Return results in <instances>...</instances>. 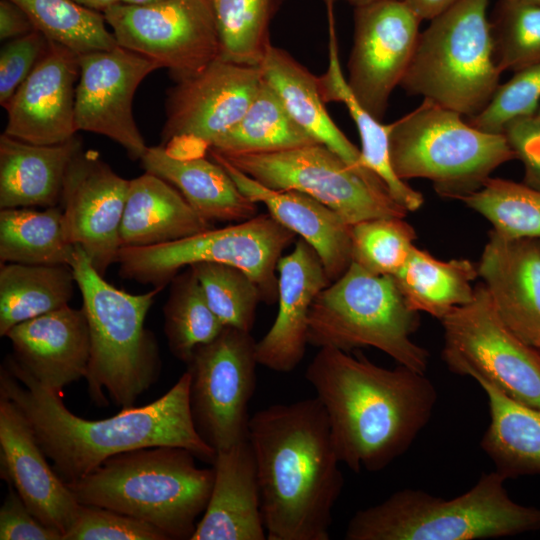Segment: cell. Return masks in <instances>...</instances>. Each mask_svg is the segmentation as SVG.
Wrapping results in <instances>:
<instances>
[{"label": "cell", "mask_w": 540, "mask_h": 540, "mask_svg": "<svg viewBox=\"0 0 540 540\" xmlns=\"http://www.w3.org/2000/svg\"><path fill=\"white\" fill-rule=\"evenodd\" d=\"M75 94V126L119 144L132 160L148 149L133 115V98L140 83L161 67L120 45L79 55Z\"/></svg>", "instance_id": "2e32d148"}, {"label": "cell", "mask_w": 540, "mask_h": 540, "mask_svg": "<svg viewBox=\"0 0 540 540\" xmlns=\"http://www.w3.org/2000/svg\"><path fill=\"white\" fill-rule=\"evenodd\" d=\"M214 483L191 540H264L267 534L251 444L216 452Z\"/></svg>", "instance_id": "d4e9b609"}, {"label": "cell", "mask_w": 540, "mask_h": 540, "mask_svg": "<svg viewBox=\"0 0 540 540\" xmlns=\"http://www.w3.org/2000/svg\"><path fill=\"white\" fill-rule=\"evenodd\" d=\"M442 359L448 369L497 388L540 409V351L520 340L500 319L483 283L474 297L441 320Z\"/></svg>", "instance_id": "8fae6325"}, {"label": "cell", "mask_w": 540, "mask_h": 540, "mask_svg": "<svg viewBox=\"0 0 540 540\" xmlns=\"http://www.w3.org/2000/svg\"><path fill=\"white\" fill-rule=\"evenodd\" d=\"M489 425L481 448L506 479L540 474V409L519 403L486 382Z\"/></svg>", "instance_id": "4dcf8cb0"}, {"label": "cell", "mask_w": 540, "mask_h": 540, "mask_svg": "<svg viewBox=\"0 0 540 540\" xmlns=\"http://www.w3.org/2000/svg\"><path fill=\"white\" fill-rule=\"evenodd\" d=\"M524 1H529V2H534V3L540 4V0H524Z\"/></svg>", "instance_id": "db71d44e"}, {"label": "cell", "mask_w": 540, "mask_h": 540, "mask_svg": "<svg viewBox=\"0 0 540 540\" xmlns=\"http://www.w3.org/2000/svg\"><path fill=\"white\" fill-rule=\"evenodd\" d=\"M75 251L60 205L1 209L0 264L71 266Z\"/></svg>", "instance_id": "836d02e7"}, {"label": "cell", "mask_w": 540, "mask_h": 540, "mask_svg": "<svg viewBox=\"0 0 540 540\" xmlns=\"http://www.w3.org/2000/svg\"><path fill=\"white\" fill-rule=\"evenodd\" d=\"M540 351V349H538Z\"/></svg>", "instance_id": "9f6ffc18"}, {"label": "cell", "mask_w": 540, "mask_h": 540, "mask_svg": "<svg viewBox=\"0 0 540 540\" xmlns=\"http://www.w3.org/2000/svg\"><path fill=\"white\" fill-rule=\"evenodd\" d=\"M477 266L467 259L442 261L413 247L393 276L408 305L439 320L474 297Z\"/></svg>", "instance_id": "1f68e13d"}, {"label": "cell", "mask_w": 540, "mask_h": 540, "mask_svg": "<svg viewBox=\"0 0 540 540\" xmlns=\"http://www.w3.org/2000/svg\"><path fill=\"white\" fill-rule=\"evenodd\" d=\"M157 1H160V0H120L121 3L132 4V5H144V4H149V3H153Z\"/></svg>", "instance_id": "f5cc1de1"}, {"label": "cell", "mask_w": 540, "mask_h": 540, "mask_svg": "<svg viewBox=\"0 0 540 540\" xmlns=\"http://www.w3.org/2000/svg\"><path fill=\"white\" fill-rule=\"evenodd\" d=\"M71 267L90 332L85 376L89 394L95 403L105 406L106 390L116 405L131 408L160 374L158 343L145 328V319L162 288L143 294L116 288L96 271L79 246Z\"/></svg>", "instance_id": "8992f818"}, {"label": "cell", "mask_w": 540, "mask_h": 540, "mask_svg": "<svg viewBox=\"0 0 540 540\" xmlns=\"http://www.w3.org/2000/svg\"><path fill=\"white\" fill-rule=\"evenodd\" d=\"M312 144L317 142L292 118L263 78L243 117L209 149L223 155L271 153Z\"/></svg>", "instance_id": "e575fe53"}, {"label": "cell", "mask_w": 540, "mask_h": 540, "mask_svg": "<svg viewBox=\"0 0 540 540\" xmlns=\"http://www.w3.org/2000/svg\"><path fill=\"white\" fill-rule=\"evenodd\" d=\"M73 1H75L76 3L84 7H87L89 9L99 11L102 13L108 8H110L111 6L120 2V0H73Z\"/></svg>", "instance_id": "f907efd6"}, {"label": "cell", "mask_w": 540, "mask_h": 540, "mask_svg": "<svg viewBox=\"0 0 540 540\" xmlns=\"http://www.w3.org/2000/svg\"><path fill=\"white\" fill-rule=\"evenodd\" d=\"M515 159L524 167L523 183L540 190V116L535 113L509 121L501 132Z\"/></svg>", "instance_id": "bcb514c9"}, {"label": "cell", "mask_w": 540, "mask_h": 540, "mask_svg": "<svg viewBox=\"0 0 540 540\" xmlns=\"http://www.w3.org/2000/svg\"><path fill=\"white\" fill-rule=\"evenodd\" d=\"M10 357L48 390L85 378L90 359V332L84 309L69 305L17 324L6 336Z\"/></svg>", "instance_id": "7402d4cb"}, {"label": "cell", "mask_w": 540, "mask_h": 540, "mask_svg": "<svg viewBox=\"0 0 540 540\" xmlns=\"http://www.w3.org/2000/svg\"><path fill=\"white\" fill-rule=\"evenodd\" d=\"M82 149L75 135L52 145L0 136V208L59 205L67 168Z\"/></svg>", "instance_id": "83f0119b"}, {"label": "cell", "mask_w": 540, "mask_h": 540, "mask_svg": "<svg viewBox=\"0 0 540 540\" xmlns=\"http://www.w3.org/2000/svg\"><path fill=\"white\" fill-rule=\"evenodd\" d=\"M477 269L503 323L540 349V239L507 238L492 229Z\"/></svg>", "instance_id": "44dd1931"}, {"label": "cell", "mask_w": 540, "mask_h": 540, "mask_svg": "<svg viewBox=\"0 0 540 540\" xmlns=\"http://www.w3.org/2000/svg\"><path fill=\"white\" fill-rule=\"evenodd\" d=\"M461 201L484 216L504 237L540 239V190L490 177Z\"/></svg>", "instance_id": "f35d334b"}, {"label": "cell", "mask_w": 540, "mask_h": 540, "mask_svg": "<svg viewBox=\"0 0 540 540\" xmlns=\"http://www.w3.org/2000/svg\"><path fill=\"white\" fill-rule=\"evenodd\" d=\"M419 323V312L408 305L393 276L373 274L352 262L315 298L308 344L346 352L371 346L425 373L429 353L411 339Z\"/></svg>", "instance_id": "9c48e42d"}, {"label": "cell", "mask_w": 540, "mask_h": 540, "mask_svg": "<svg viewBox=\"0 0 540 540\" xmlns=\"http://www.w3.org/2000/svg\"><path fill=\"white\" fill-rule=\"evenodd\" d=\"M75 285L70 265L0 264V336L69 305Z\"/></svg>", "instance_id": "d6a6232c"}, {"label": "cell", "mask_w": 540, "mask_h": 540, "mask_svg": "<svg viewBox=\"0 0 540 540\" xmlns=\"http://www.w3.org/2000/svg\"><path fill=\"white\" fill-rule=\"evenodd\" d=\"M489 0H458L430 20L400 84L463 116L481 112L498 88Z\"/></svg>", "instance_id": "52a82bcc"}, {"label": "cell", "mask_w": 540, "mask_h": 540, "mask_svg": "<svg viewBox=\"0 0 540 540\" xmlns=\"http://www.w3.org/2000/svg\"><path fill=\"white\" fill-rule=\"evenodd\" d=\"M49 39L34 30L9 40L0 51V104L6 107L45 54Z\"/></svg>", "instance_id": "f6af8a7d"}, {"label": "cell", "mask_w": 540, "mask_h": 540, "mask_svg": "<svg viewBox=\"0 0 540 540\" xmlns=\"http://www.w3.org/2000/svg\"><path fill=\"white\" fill-rule=\"evenodd\" d=\"M537 114L540 116V107L538 108Z\"/></svg>", "instance_id": "11a10c76"}, {"label": "cell", "mask_w": 540, "mask_h": 540, "mask_svg": "<svg viewBox=\"0 0 540 540\" xmlns=\"http://www.w3.org/2000/svg\"><path fill=\"white\" fill-rule=\"evenodd\" d=\"M337 1H344L346 3H349L355 7L357 6H361V5H365V4H368V3H371V2H375V1H378V0H323V2L325 3V5H333L335 4V2Z\"/></svg>", "instance_id": "816d5d0a"}, {"label": "cell", "mask_w": 540, "mask_h": 540, "mask_svg": "<svg viewBox=\"0 0 540 540\" xmlns=\"http://www.w3.org/2000/svg\"><path fill=\"white\" fill-rule=\"evenodd\" d=\"M415 229L403 218H375L351 225L352 262L377 275L394 276L415 246Z\"/></svg>", "instance_id": "b9f144b4"}, {"label": "cell", "mask_w": 540, "mask_h": 540, "mask_svg": "<svg viewBox=\"0 0 540 540\" xmlns=\"http://www.w3.org/2000/svg\"><path fill=\"white\" fill-rule=\"evenodd\" d=\"M190 381L186 371L152 403L121 409L110 418L88 420L68 410L59 394L41 385L8 355L0 369V394L23 412L53 469L69 483L114 455L154 446L183 447L213 464L216 451L198 433L192 417Z\"/></svg>", "instance_id": "6da1fadb"}, {"label": "cell", "mask_w": 540, "mask_h": 540, "mask_svg": "<svg viewBox=\"0 0 540 540\" xmlns=\"http://www.w3.org/2000/svg\"><path fill=\"white\" fill-rule=\"evenodd\" d=\"M262 82L259 66L220 58L199 74L177 82L166 99L162 145L193 139L209 148L239 122Z\"/></svg>", "instance_id": "e0dca14e"}, {"label": "cell", "mask_w": 540, "mask_h": 540, "mask_svg": "<svg viewBox=\"0 0 540 540\" xmlns=\"http://www.w3.org/2000/svg\"><path fill=\"white\" fill-rule=\"evenodd\" d=\"M256 343L251 332L224 327L186 363L196 429L216 452L248 440V405L259 364Z\"/></svg>", "instance_id": "4fadbf2b"}, {"label": "cell", "mask_w": 540, "mask_h": 540, "mask_svg": "<svg viewBox=\"0 0 540 540\" xmlns=\"http://www.w3.org/2000/svg\"><path fill=\"white\" fill-rule=\"evenodd\" d=\"M218 154L267 188L313 197L349 225L375 218H404L408 212L319 143L271 153Z\"/></svg>", "instance_id": "7c38bea8"}, {"label": "cell", "mask_w": 540, "mask_h": 540, "mask_svg": "<svg viewBox=\"0 0 540 540\" xmlns=\"http://www.w3.org/2000/svg\"><path fill=\"white\" fill-rule=\"evenodd\" d=\"M170 283L163 307L164 332L170 352L187 363L197 348L213 341L225 326L208 305L191 267Z\"/></svg>", "instance_id": "d590c367"}, {"label": "cell", "mask_w": 540, "mask_h": 540, "mask_svg": "<svg viewBox=\"0 0 540 540\" xmlns=\"http://www.w3.org/2000/svg\"><path fill=\"white\" fill-rule=\"evenodd\" d=\"M329 23L328 66L317 77L318 89L325 103L345 105L361 140V159L366 168L385 184L391 198L407 211H415L424 203L423 195L401 180L394 172L389 154L390 123L374 118L351 92L342 71L335 31L333 8H327Z\"/></svg>", "instance_id": "f546056e"}, {"label": "cell", "mask_w": 540, "mask_h": 540, "mask_svg": "<svg viewBox=\"0 0 540 540\" xmlns=\"http://www.w3.org/2000/svg\"><path fill=\"white\" fill-rule=\"evenodd\" d=\"M305 378L324 407L340 462L355 473L379 472L402 456L437 401L425 373L384 368L333 347L319 348Z\"/></svg>", "instance_id": "7a4b0ae2"}, {"label": "cell", "mask_w": 540, "mask_h": 540, "mask_svg": "<svg viewBox=\"0 0 540 540\" xmlns=\"http://www.w3.org/2000/svg\"><path fill=\"white\" fill-rule=\"evenodd\" d=\"M145 172L173 185L207 222H242L258 214L257 203L246 197L227 171L202 156L177 157L164 146L148 147L140 159Z\"/></svg>", "instance_id": "4316f807"}, {"label": "cell", "mask_w": 540, "mask_h": 540, "mask_svg": "<svg viewBox=\"0 0 540 540\" xmlns=\"http://www.w3.org/2000/svg\"><path fill=\"white\" fill-rule=\"evenodd\" d=\"M490 22L494 58L502 73L540 64V4L498 0Z\"/></svg>", "instance_id": "ab89813d"}, {"label": "cell", "mask_w": 540, "mask_h": 540, "mask_svg": "<svg viewBox=\"0 0 540 540\" xmlns=\"http://www.w3.org/2000/svg\"><path fill=\"white\" fill-rule=\"evenodd\" d=\"M63 540H169L157 527L129 515L83 505Z\"/></svg>", "instance_id": "ee69618b"}, {"label": "cell", "mask_w": 540, "mask_h": 540, "mask_svg": "<svg viewBox=\"0 0 540 540\" xmlns=\"http://www.w3.org/2000/svg\"><path fill=\"white\" fill-rule=\"evenodd\" d=\"M130 180L119 176L94 150L71 160L59 205L70 241L105 275L121 249L120 227Z\"/></svg>", "instance_id": "ac0fdd59"}, {"label": "cell", "mask_w": 540, "mask_h": 540, "mask_svg": "<svg viewBox=\"0 0 540 540\" xmlns=\"http://www.w3.org/2000/svg\"><path fill=\"white\" fill-rule=\"evenodd\" d=\"M195 458L179 446L136 449L114 455L66 484L80 504L149 523L169 540H191L214 483V468H199Z\"/></svg>", "instance_id": "277c9868"}, {"label": "cell", "mask_w": 540, "mask_h": 540, "mask_svg": "<svg viewBox=\"0 0 540 540\" xmlns=\"http://www.w3.org/2000/svg\"><path fill=\"white\" fill-rule=\"evenodd\" d=\"M421 20H432L458 0H403Z\"/></svg>", "instance_id": "681fc988"}, {"label": "cell", "mask_w": 540, "mask_h": 540, "mask_svg": "<svg viewBox=\"0 0 540 540\" xmlns=\"http://www.w3.org/2000/svg\"><path fill=\"white\" fill-rule=\"evenodd\" d=\"M26 12L11 0H0V39L11 40L34 31Z\"/></svg>", "instance_id": "c3c4849f"}, {"label": "cell", "mask_w": 540, "mask_h": 540, "mask_svg": "<svg viewBox=\"0 0 540 540\" xmlns=\"http://www.w3.org/2000/svg\"><path fill=\"white\" fill-rule=\"evenodd\" d=\"M496 470L482 474L465 493L443 499L405 488L358 510L346 540H480L540 530V507L521 505Z\"/></svg>", "instance_id": "5b68a950"}, {"label": "cell", "mask_w": 540, "mask_h": 540, "mask_svg": "<svg viewBox=\"0 0 540 540\" xmlns=\"http://www.w3.org/2000/svg\"><path fill=\"white\" fill-rule=\"evenodd\" d=\"M220 39V59L259 66L272 45L270 24L284 0H210Z\"/></svg>", "instance_id": "8d00e7d4"}, {"label": "cell", "mask_w": 540, "mask_h": 540, "mask_svg": "<svg viewBox=\"0 0 540 540\" xmlns=\"http://www.w3.org/2000/svg\"><path fill=\"white\" fill-rule=\"evenodd\" d=\"M209 154L246 197L264 204L275 220L314 248L330 282L344 274L352 263L351 225L313 197L295 190L267 188L218 153L209 150Z\"/></svg>", "instance_id": "cb8c5ba5"}, {"label": "cell", "mask_w": 540, "mask_h": 540, "mask_svg": "<svg viewBox=\"0 0 540 540\" xmlns=\"http://www.w3.org/2000/svg\"><path fill=\"white\" fill-rule=\"evenodd\" d=\"M268 540H328L344 486L328 418L317 397L275 404L250 417Z\"/></svg>", "instance_id": "3957f363"}, {"label": "cell", "mask_w": 540, "mask_h": 540, "mask_svg": "<svg viewBox=\"0 0 540 540\" xmlns=\"http://www.w3.org/2000/svg\"><path fill=\"white\" fill-rule=\"evenodd\" d=\"M540 101V64L514 73L513 77L496 89L486 107L469 124L489 133H501L511 120L535 114Z\"/></svg>", "instance_id": "7bdbcfd3"}, {"label": "cell", "mask_w": 540, "mask_h": 540, "mask_svg": "<svg viewBox=\"0 0 540 540\" xmlns=\"http://www.w3.org/2000/svg\"><path fill=\"white\" fill-rule=\"evenodd\" d=\"M11 1L26 12L35 30L77 54L111 49L118 45L114 34L106 27L104 14L73 0Z\"/></svg>", "instance_id": "74e56055"}, {"label": "cell", "mask_w": 540, "mask_h": 540, "mask_svg": "<svg viewBox=\"0 0 540 540\" xmlns=\"http://www.w3.org/2000/svg\"><path fill=\"white\" fill-rule=\"evenodd\" d=\"M79 55L49 40L45 54L5 107L8 120L3 133L39 145L62 143L76 135Z\"/></svg>", "instance_id": "d6986e66"}, {"label": "cell", "mask_w": 540, "mask_h": 540, "mask_svg": "<svg viewBox=\"0 0 540 540\" xmlns=\"http://www.w3.org/2000/svg\"><path fill=\"white\" fill-rule=\"evenodd\" d=\"M211 228L161 177L145 172L130 180L120 227L122 247L169 243Z\"/></svg>", "instance_id": "f1b7e54d"}, {"label": "cell", "mask_w": 540, "mask_h": 540, "mask_svg": "<svg viewBox=\"0 0 540 540\" xmlns=\"http://www.w3.org/2000/svg\"><path fill=\"white\" fill-rule=\"evenodd\" d=\"M277 272L278 313L269 331L256 343V355L260 365L290 372L306 351L312 304L331 282L317 252L302 238L280 258Z\"/></svg>", "instance_id": "603a6c76"}, {"label": "cell", "mask_w": 540, "mask_h": 540, "mask_svg": "<svg viewBox=\"0 0 540 540\" xmlns=\"http://www.w3.org/2000/svg\"><path fill=\"white\" fill-rule=\"evenodd\" d=\"M259 67L264 80L279 95L292 118L317 143L339 155L372 185L388 192L382 180L364 166L360 150L331 119L315 75L286 50L273 45Z\"/></svg>", "instance_id": "484cf974"}, {"label": "cell", "mask_w": 540, "mask_h": 540, "mask_svg": "<svg viewBox=\"0 0 540 540\" xmlns=\"http://www.w3.org/2000/svg\"><path fill=\"white\" fill-rule=\"evenodd\" d=\"M191 267L208 305L225 327L251 332L262 302L257 284L241 269L222 263L199 262Z\"/></svg>", "instance_id": "60d3db41"}, {"label": "cell", "mask_w": 540, "mask_h": 540, "mask_svg": "<svg viewBox=\"0 0 540 540\" xmlns=\"http://www.w3.org/2000/svg\"><path fill=\"white\" fill-rule=\"evenodd\" d=\"M1 540H63V534L45 525L10 486L0 509Z\"/></svg>", "instance_id": "7dc6e473"}, {"label": "cell", "mask_w": 540, "mask_h": 540, "mask_svg": "<svg viewBox=\"0 0 540 540\" xmlns=\"http://www.w3.org/2000/svg\"><path fill=\"white\" fill-rule=\"evenodd\" d=\"M421 19L403 0L355 7L347 84L362 107L382 121L412 60Z\"/></svg>", "instance_id": "9a60e30c"}, {"label": "cell", "mask_w": 540, "mask_h": 540, "mask_svg": "<svg viewBox=\"0 0 540 540\" xmlns=\"http://www.w3.org/2000/svg\"><path fill=\"white\" fill-rule=\"evenodd\" d=\"M389 154L401 180L428 179L441 197L457 200L515 159L502 133L477 129L462 114L425 99L390 123Z\"/></svg>", "instance_id": "ba28073f"}, {"label": "cell", "mask_w": 540, "mask_h": 540, "mask_svg": "<svg viewBox=\"0 0 540 540\" xmlns=\"http://www.w3.org/2000/svg\"><path fill=\"white\" fill-rule=\"evenodd\" d=\"M296 234L269 213L222 228H211L177 241L121 247L116 263L123 279L164 288L184 267L215 262L248 274L261 292L262 302L278 299L277 265Z\"/></svg>", "instance_id": "30bf717a"}, {"label": "cell", "mask_w": 540, "mask_h": 540, "mask_svg": "<svg viewBox=\"0 0 540 540\" xmlns=\"http://www.w3.org/2000/svg\"><path fill=\"white\" fill-rule=\"evenodd\" d=\"M0 474L45 525L64 534L81 504L59 477L18 406L0 394Z\"/></svg>", "instance_id": "ffe728a7"}, {"label": "cell", "mask_w": 540, "mask_h": 540, "mask_svg": "<svg viewBox=\"0 0 540 540\" xmlns=\"http://www.w3.org/2000/svg\"><path fill=\"white\" fill-rule=\"evenodd\" d=\"M118 45L139 53L180 82L220 58V39L210 0L117 3L103 12Z\"/></svg>", "instance_id": "5bb4252c"}]
</instances>
